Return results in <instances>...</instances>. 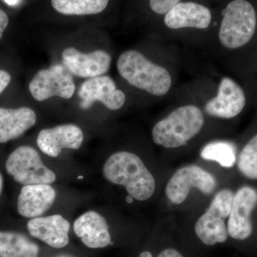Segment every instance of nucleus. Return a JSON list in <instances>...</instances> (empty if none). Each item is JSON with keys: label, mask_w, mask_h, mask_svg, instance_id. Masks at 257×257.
I'll list each match as a JSON object with an SVG mask.
<instances>
[{"label": "nucleus", "mask_w": 257, "mask_h": 257, "mask_svg": "<svg viewBox=\"0 0 257 257\" xmlns=\"http://www.w3.org/2000/svg\"><path fill=\"white\" fill-rule=\"evenodd\" d=\"M116 69L120 77L130 86L152 96L167 95L173 85L168 69L152 62L138 50L122 52L116 61Z\"/></svg>", "instance_id": "f257e3e1"}, {"label": "nucleus", "mask_w": 257, "mask_h": 257, "mask_svg": "<svg viewBox=\"0 0 257 257\" xmlns=\"http://www.w3.org/2000/svg\"><path fill=\"white\" fill-rule=\"evenodd\" d=\"M104 178L124 187L128 195L139 201L150 199L156 182L143 160L132 152L120 151L111 155L103 166Z\"/></svg>", "instance_id": "f03ea898"}, {"label": "nucleus", "mask_w": 257, "mask_h": 257, "mask_svg": "<svg viewBox=\"0 0 257 257\" xmlns=\"http://www.w3.org/2000/svg\"><path fill=\"white\" fill-rule=\"evenodd\" d=\"M205 122V114L199 106L186 104L173 109L153 126L154 143L166 149L185 146L200 133Z\"/></svg>", "instance_id": "7ed1b4c3"}, {"label": "nucleus", "mask_w": 257, "mask_h": 257, "mask_svg": "<svg viewBox=\"0 0 257 257\" xmlns=\"http://www.w3.org/2000/svg\"><path fill=\"white\" fill-rule=\"evenodd\" d=\"M257 28V15L247 0H232L223 12L218 41L225 50L243 48L252 40Z\"/></svg>", "instance_id": "20e7f679"}, {"label": "nucleus", "mask_w": 257, "mask_h": 257, "mask_svg": "<svg viewBox=\"0 0 257 257\" xmlns=\"http://www.w3.org/2000/svg\"><path fill=\"white\" fill-rule=\"evenodd\" d=\"M234 193L229 189L216 193L210 205L199 218L194 231L204 244L213 246L227 240V226L225 219L229 217L234 201Z\"/></svg>", "instance_id": "39448f33"}, {"label": "nucleus", "mask_w": 257, "mask_h": 257, "mask_svg": "<svg viewBox=\"0 0 257 257\" xmlns=\"http://www.w3.org/2000/svg\"><path fill=\"white\" fill-rule=\"evenodd\" d=\"M5 168L15 182L24 186L50 184L56 180L53 171L44 165L38 152L30 146H20L12 152Z\"/></svg>", "instance_id": "423d86ee"}, {"label": "nucleus", "mask_w": 257, "mask_h": 257, "mask_svg": "<svg viewBox=\"0 0 257 257\" xmlns=\"http://www.w3.org/2000/svg\"><path fill=\"white\" fill-rule=\"evenodd\" d=\"M29 90L38 101L54 96L69 99L74 96L76 84L73 75L62 64H56L38 71L29 84Z\"/></svg>", "instance_id": "0eeeda50"}, {"label": "nucleus", "mask_w": 257, "mask_h": 257, "mask_svg": "<svg viewBox=\"0 0 257 257\" xmlns=\"http://www.w3.org/2000/svg\"><path fill=\"white\" fill-rule=\"evenodd\" d=\"M217 181L211 174L197 165H189L179 169L171 177L166 186V196L175 204L183 203L192 188L199 189L206 195L212 194Z\"/></svg>", "instance_id": "6e6552de"}, {"label": "nucleus", "mask_w": 257, "mask_h": 257, "mask_svg": "<svg viewBox=\"0 0 257 257\" xmlns=\"http://www.w3.org/2000/svg\"><path fill=\"white\" fill-rule=\"evenodd\" d=\"M246 104L243 87L230 77H221L216 95L204 103V114L219 119H229L241 114Z\"/></svg>", "instance_id": "1a4fd4ad"}, {"label": "nucleus", "mask_w": 257, "mask_h": 257, "mask_svg": "<svg viewBox=\"0 0 257 257\" xmlns=\"http://www.w3.org/2000/svg\"><path fill=\"white\" fill-rule=\"evenodd\" d=\"M77 95L80 99L79 107L83 110H87L96 102L111 111L119 110L126 101L125 93L117 87L110 76L106 74L84 81Z\"/></svg>", "instance_id": "9d476101"}, {"label": "nucleus", "mask_w": 257, "mask_h": 257, "mask_svg": "<svg viewBox=\"0 0 257 257\" xmlns=\"http://www.w3.org/2000/svg\"><path fill=\"white\" fill-rule=\"evenodd\" d=\"M61 60L69 73L84 79L104 75L109 72L112 62L111 55L106 51L83 52L74 47L64 49Z\"/></svg>", "instance_id": "9b49d317"}, {"label": "nucleus", "mask_w": 257, "mask_h": 257, "mask_svg": "<svg viewBox=\"0 0 257 257\" xmlns=\"http://www.w3.org/2000/svg\"><path fill=\"white\" fill-rule=\"evenodd\" d=\"M257 206V190L244 186L235 193L232 207L228 219V234L233 239L245 240L253 232L251 219L253 209Z\"/></svg>", "instance_id": "f8f14e48"}, {"label": "nucleus", "mask_w": 257, "mask_h": 257, "mask_svg": "<svg viewBox=\"0 0 257 257\" xmlns=\"http://www.w3.org/2000/svg\"><path fill=\"white\" fill-rule=\"evenodd\" d=\"M84 141V133L77 125L66 124L44 128L38 134L37 144L47 156L57 157L63 149L79 150Z\"/></svg>", "instance_id": "ddd939ff"}, {"label": "nucleus", "mask_w": 257, "mask_h": 257, "mask_svg": "<svg viewBox=\"0 0 257 257\" xmlns=\"http://www.w3.org/2000/svg\"><path fill=\"white\" fill-rule=\"evenodd\" d=\"M212 15L210 10L194 2H180L165 15L164 23L171 30L192 28L207 30Z\"/></svg>", "instance_id": "4468645a"}, {"label": "nucleus", "mask_w": 257, "mask_h": 257, "mask_svg": "<svg viewBox=\"0 0 257 257\" xmlns=\"http://www.w3.org/2000/svg\"><path fill=\"white\" fill-rule=\"evenodd\" d=\"M27 227L33 237L51 247L61 248L69 244L70 223L60 214L33 218L28 221Z\"/></svg>", "instance_id": "2eb2a0df"}, {"label": "nucleus", "mask_w": 257, "mask_h": 257, "mask_svg": "<svg viewBox=\"0 0 257 257\" xmlns=\"http://www.w3.org/2000/svg\"><path fill=\"white\" fill-rule=\"evenodd\" d=\"M55 189L50 184L23 186L18 200V210L25 218L40 217L52 207L56 199Z\"/></svg>", "instance_id": "dca6fc26"}, {"label": "nucleus", "mask_w": 257, "mask_h": 257, "mask_svg": "<svg viewBox=\"0 0 257 257\" xmlns=\"http://www.w3.org/2000/svg\"><path fill=\"white\" fill-rule=\"evenodd\" d=\"M74 231L87 247L102 248L112 244L107 222L96 211H87L79 216L74 221Z\"/></svg>", "instance_id": "f3484780"}, {"label": "nucleus", "mask_w": 257, "mask_h": 257, "mask_svg": "<svg viewBox=\"0 0 257 257\" xmlns=\"http://www.w3.org/2000/svg\"><path fill=\"white\" fill-rule=\"evenodd\" d=\"M36 122V113L28 106L0 107V143L20 138Z\"/></svg>", "instance_id": "a211bd4d"}, {"label": "nucleus", "mask_w": 257, "mask_h": 257, "mask_svg": "<svg viewBox=\"0 0 257 257\" xmlns=\"http://www.w3.org/2000/svg\"><path fill=\"white\" fill-rule=\"evenodd\" d=\"M40 248L26 235L0 231V257H38Z\"/></svg>", "instance_id": "6ab92c4d"}, {"label": "nucleus", "mask_w": 257, "mask_h": 257, "mask_svg": "<svg viewBox=\"0 0 257 257\" xmlns=\"http://www.w3.org/2000/svg\"><path fill=\"white\" fill-rule=\"evenodd\" d=\"M109 0H51L55 11L64 15L99 14L107 7Z\"/></svg>", "instance_id": "aec40b11"}, {"label": "nucleus", "mask_w": 257, "mask_h": 257, "mask_svg": "<svg viewBox=\"0 0 257 257\" xmlns=\"http://www.w3.org/2000/svg\"><path fill=\"white\" fill-rule=\"evenodd\" d=\"M200 156L204 160L217 162L221 167L231 168L236 162V148L230 142H211L203 147Z\"/></svg>", "instance_id": "412c9836"}, {"label": "nucleus", "mask_w": 257, "mask_h": 257, "mask_svg": "<svg viewBox=\"0 0 257 257\" xmlns=\"http://www.w3.org/2000/svg\"><path fill=\"white\" fill-rule=\"evenodd\" d=\"M237 167L243 177L251 180L257 179V134L248 140L240 152Z\"/></svg>", "instance_id": "4be33fe9"}, {"label": "nucleus", "mask_w": 257, "mask_h": 257, "mask_svg": "<svg viewBox=\"0 0 257 257\" xmlns=\"http://www.w3.org/2000/svg\"><path fill=\"white\" fill-rule=\"evenodd\" d=\"M181 0H149L150 8L155 14L165 15Z\"/></svg>", "instance_id": "5701e85b"}, {"label": "nucleus", "mask_w": 257, "mask_h": 257, "mask_svg": "<svg viewBox=\"0 0 257 257\" xmlns=\"http://www.w3.org/2000/svg\"><path fill=\"white\" fill-rule=\"evenodd\" d=\"M139 257H153L150 251H143ZM157 257H184L182 253L175 248H166L163 250Z\"/></svg>", "instance_id": "b1692460"}, {"label": "nucleus", "mask_w": 257, "mask_h": 257, "mask_svg": "<svg viewBox=\"0 0 257 257\" xmlns=\"http://www.w3.org/2000/svg\"><path fill=\"white\" fill-rule=\"evenodd\" d=\"M11 81V75L7 71L0 69V94H2Z\"/></svg>", "instance_id": "393cba45"}, {"label": "nucleus", "mask_w": 257, "mask_h": 257, "mask_svg": "<svg viewBox=\"0 0 257 257\" xmlns=\"http://www.w3.org/2000/svg\"><path fill=\"white\" fill-rule=\"evenodd\" d=\"M9 25V18L3 10L0 9V40Z\"/></svg>", "instance_id": "a878e982"}, {"label": "nucleus", "mask_w": 257, "mask_h": 257, "mask_svg": "<svg viewBox=\"0 0 257 257\" xmlns=\"http://www.w3.org/2000/svg\"><path fill=\"white\" fill-rule=\"evenodd\" d=\"M3 185H4V179H3V175L0 173V196L3 192Z\"/></svg>", "instance_id": "bb28decb"}, {"label": "nucleus", "mask_w": 257, "mask_h": 257, "mask_svg": "<svg viewBox=\"0 0 257 257\" xmlns=\"http://www.w3.org/2000/svg\"><path fill=\"white\" fill-rule=\"evenodd\" d=\"M4 1L8 5H16L17 3H18V2L20 1V0H4Z\"/></svg>", "instance_id": "cd10ccee"}, {"label": "nucleus", "mask_w": 257, "mask_h": 257, "mask_svg": "<svg viewBox=\"0 0 257 257\" xmlns=\"http://www.w3.org/2000/svg\"><path fill=\"white\" fill-rule=\"evenodd\" d=\"M134 198L132 197V196L128 195L127 197H126V201L128 204H132L133 202Z\"/></svg>", "instance_id": "c85d7f7f"}, {"label": "nucleus", "mask_w": 257, "mask_h": 257, "mask_svg": "<svg viewBox=\"0 0 257 257\" xmlns=\"http://www.w3.org/2000/svg\"><path fill=\"white\" fill-rule=\"evenodd\" d=\"M55 257H72L70 256H68V255H60V256H57Z\"/></svg>", "instance_id": "c756f323"}, {"label": "nucleus", "mask_w": 257, "mask_h": 257, "mask_svg": "<svg viewBox=\"0 0 257 257\" xmlns=\"http://www.w3.org/2000/svg\"><path fill=\"white\" fill-rule=\"evenodd\" d=\"M79 179H82V177H79Z\"/></svg>", "instance_id": "7c9ffc66"}]
</instances>
